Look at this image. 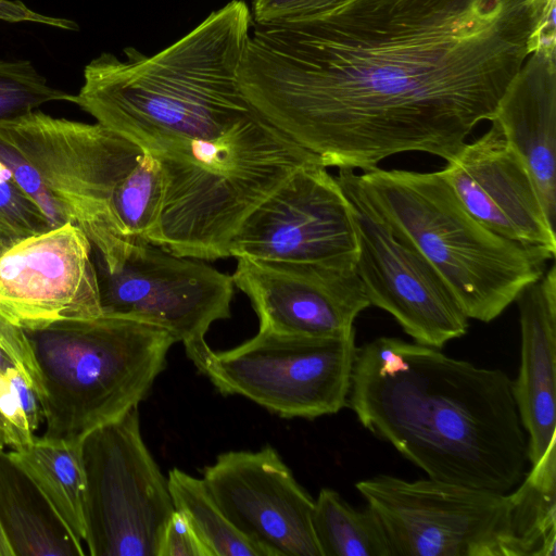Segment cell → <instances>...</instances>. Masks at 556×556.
Wrapping results in <instances>:
<instances>
[{
	"label": "cell",
	"mask_w": 556,
	"mask_h": 556,
	"mask_svg": "<svg viewBox=\"0 0 556 556\" xmlns=\"http://www.w3.org/2000/svg\"><path fill=\"white\" fill-rule=\"evenodd\" d=\"M547 0H346L253 23L239 86L267 122L325 167L404 152L445 162L492 121Z\"/></svg>",
	"instance_id": "obj_1"
},
{
	"label": "cell",
	"mask_w": 556,
	"mask_h": 556,
	"mask_svg": "<svg viewBox=\"0 0 556 556\" xmlns=\"http://www.w3.org/2000/svg\"><path fill=\"white\" fill-rule=\"evenodd\" d=\"M346 406L430 479L507 494L527 473L528 438L501 369L379 337L355 350Z\"/></svg>",
	"instance_id": "obj_2"
},
{
	"label": "cell",
	"mask_w": 556,
	"mask_h": 556,
	"mask_svg": "<svg viewBox=\"0 0 556 556\" xmlns=\"http://www.w3.org/2000/svg\"><path fill=\"white\" fill-rule=\"evenodd\" d=\"M252 27L247 2L230 0L151 56L134 47L124 60L102 52L71 102L153 155L217 137L257 113L239 86Z\"/></svg>",
	"instance_id": "obj_3"
},
{
	"label": "cell",
	"mask_w": 556,
	"mask_h": 556,
	"mask_svg": "<svg viewBox=\"0 0 556 556\" xmlns=\"http://www.w3.org/2000/svg\"><path fill=\"white\" fill-rule=\"evenodd\" d=\"M0 161L52 228L77 225L94 253L118 238L150 242L163 205V168L119 132L37 109L0 123Z\"/></svg>",
	"instance_id": "obj_4"
},
{
	"label": "cell",
	"mask_w": 556,
	"mask_h": 556,
	"mask_svg": "<svg viewBox=\"0 0 556 556\" xmlns=\"http://www.w3.org/2000/svg\"><path fill=\"white\" fill-rule=\"evenodd\" d=\"M155 156L165 188L150 242L203 261L229 257L245 218L295 169L319 162L258 113L217 137L181 141Z\"/></svg>",
	"instance_id": "obj_5"
},
{
	"label": "cell",
	"mask_w": 556,
	"mask_h": 556,
	"mask_svg": "<svg viewBox=\"0 0 556 556\" xmlns=\"http://www.w3.org/2000/svg\"><path fill=\"white\" fill-rule=\"evenodd\" d=\"M356 179L389 228L440 274L469 319L497 318L555 258L481 225L439 172L377 166L356 174Z\"/></svg>",
	"instance_id": "obj_6"
},
{
	"label": "cell",
	"mask_w": 556,
	"mask_h": 556,
	"mask_svg": "<svg viewBox=\"0 0 556 556\" xmlns=\"http://www.w3.org/2000/svg\"><path fill=\"white\" fill-rule=\"evenodd\" d=\"M25 332L39 376L43 437L76 443L138 406L176 342L161 327L105 314Z\"/></svg>",
	"instance_id": "obj_7"
},
{
	"label": "cell",
	"mask_w": 556,
	"mask_h": 556,
	"mask_svg": "<svg viewBox=\"0 0 556 556\" xmlns=\"http://www.w3.org/2000/svg\"><path fill=\"white\" fill-rule=\"evenodd\" d=\"M392 556H554L547 507L522 480L507 494L433 479L356 483Z\"/></svg>",
	"instance_id": "obj_8"
},
{
	"label": "cell",
	"mask_w": 556,
	"mask_h": 556,
	"mask_svg": "<svg viewBox=\"0 0 556 556\" xmlns=\"http://www.w3.org/2000/svg\"><path fill=\"white\" fill-rule=\"evenodd\" d=\"M102 314L165 329L195 367L211 351V325L231 316L232 276L143 239L119 238L93 253Z\"/></svg>",
	"instance_id": "obj_9"
},
{
	"label": "cell",
	"mask_w": 556,
	"mask_h": 556,
	"mask_svg": "<svg viewBox=\"0 0 556 556\" xmlns=\"http://www.w3.org/2000/svg\"><path fill=\"white\" fill-rule=\"evenodd\" d=\"M85 542L91 556H159L175 511L167 479L147 448L138 406L81 442Z\"/></svg>",
	"instance_id": "obj_10"
},
{
	"label": "cell",
	"mask_w": 556,
	"mask_h": 556,
	"mask_svg": "<svg viewBox=\"0 0 556 556\" xmlns=\"http://www.w3.org/2000/svg\"><path fill=\"white\" fill-rule=\"evenodd\" d=\"M355 332L309 337L260 330L197 366L223 394H237L285 418L313 419L346 406Z\"/></svg>",
	"instance_id": "obj_11"
},
{
	"label": "cell",
	"mask_w": 556,
	"mask_h": 556,
	"mask_svg": "<svg viewBox=\"0 0 556 556\" xmlns=\"http://www.w3.org/2000/svg\"><path fill=\"white\" fill-rule=\"evenodd\" d=\"M336 178L351 204L355 269L370 305L392 315L417 343L441 349L463 337L469 318L440 274L377 214L354 169L339 168Z\"/></svg>",
	"instance_id": "obj_12"
},
{
	"label": "cell",
	"mask_w": 556,
	"mask_h": 556,
	"mask_svg": "<svg viewBox=\"0 0 556 556\" xmlns=\"http://www.w3.org/2000/svg\"><path fill=\"white\" fill-rule=\"evenodd\" d=\"M229 256L288 263H355L349 199L319 162L295 169L242 223Z\"/></svg>",
	"instance_id": "obj_13"
},
{
	"label": "cell",
	"mask_w": 556,
	"mask_h": 556,
	"mask_svg": "<svg viewBox=\"0 0 556 556\" xmlns=\"http://www.w3.org/2000/svg\"><path fill=\"white\" fill-rule=\"evenodd\" d=\"M102 315L91 242L65 223L0 250V319L25 330Z\"/></svg>",
	"instance_id": "obj_14"
},
{
	"label": "cell",
	"mask_w": 556,
	"mask_h": 556,
	"mask_svg": "<svg viewBox=\"0 0 556 556\" xmlns=\"http://www.w3.org/2000/svg\"><path fill=\"white\" fill-rule=\"evenodd\" d=\"M202 479L230 523L267 556H321L312 525L315 500L271 446L223 453Z\"/></svg>",
	"instance_id": "obj_15"
},
{
	"label": "cell",
	"mask_w": 556,
	"mask_h": 556,
	"mask_svg": "<svg viewBox=\"0 0 556 556\" xmlns=\"http://www.w3.org/2000/svg\"><path fill=\"white\" fill-rule=\"evenodd\" d=\"M235 287L245 293L260 330L341 337L370 306L355 263H288L238 257Z\"/></svg>",
	"instance_id": "obj_16"
},
{
	"label": "cell",
	"mask_w": 556,
	"mask_h": 556,
	"mask_svg": "<svg viewBox=\"0 0 556 556\" xmlns=\"http://www.w3.org/2000/svg\"><path fill=\"white\" fill-rule=\"evenodd\" d=\"M466 211L492 232L519 244L556 254L555 226L548 220L533 179L501 127L465 142L439 170Z\"/></svg>",
	"instance_id": "obj_17"
},
{
	"label": "cell",
	"mask_w": 556,
	"mask_h": 556,
	"mask_svg": "<svg viewBox=\"0 0 556 556\" xmlns=\"http://www.w3.org/2000/svg\"><path fill=\"white\" fill-rule=\"evenodd\" d=\"M527 166L545 214L556 218V49L539 48L508 85L493 119Z\"/></svg>",
	"instance_id": "obj_18"
},
{
	"label": "cell",
	"mask_w": 556,
	"mask_h": 556,
	"mask_svg": "<svg viewBox=\"0 0 556 556\" xmlns=\"http://www.w3.org/2000/svg\"><path fill=\"white\" fill-rule=\"evenodd\" d=\"M521 330V361L513 381L517 409L534 465L556 439V266L527 286L516 301Z\"/></svg>",
	"instance_id": "obj_19"
},
{
	"label": "cell",
	"mask_w": 556,
	"mask_h": 556,
	"mask_svg": "<svg viewBox=\"0 0 556 556\" xmlns=\"http://www.w3.org/2000/svg\"><path fill=\"white\" fill-rule=\"evenodd\" d=\"M0 526L14 556H84L48 498L0 448Z\"/></svg>",
	"instance_id": "obj_20"
},
{
	"label": "cell",
	"mask_w": 556,
	"mask_h": 556,
	"mask_svg": "<svg viewBox=\"0 0 556 556\" xmlns=\"http://www.w3.org/2000/svg\"><path fill=\"white\" fill-rule=\"evenodd\" d=\"M8 454L37 484L76 539L85 541L81 443L34 437L29 444Z\"/></svg>",
	"instance_id": "obj_21"
},
{
	"label": "cell",
	"mask_w": 556,
	"mask_h": 556,
	"mask_svg": "<svg viewBox=\"0 0 556 556\" xmlns=\"http://www.w3.org/2000/svg\"><path fill=\"white\" fill-rule=\"evenodd\" d=\"M312 525L321 556H392L377 515L368 506L355 509L332 489L319 491Z\"/></svg>",
	"instance_id": "obj_22"
},
{
	"label": "cell",
	"mask_w": 556,
	"mask_h": 556,
	"mask_svg": "<svg viewBox=\"0 0 556 556\" xmlns=\"http://www.w3.org/2000/svg\"><path fill=\"white\" fill-rule=\"evenodd\" d=\"M167 483L175 509L187 517L211 556H267L225 517L203 479L174 468Z\"/></svg>",
	"instance_id": "obj_23"
},
{
	"label": "cell",
	"mask_w": 556,
	"mask_h": 556,
	"mask_svg": "<svg viewBox=\"0 0 556 556\" xmlns=\"http://www.w3.org/2000/svg\"><path fill=\"white\" fill-rule=\"evenodd\" d=\"M73 94L48 85L25 60H0V123L20 118L51 101H72Z\"/></svg>",
	"instance_id": "obj_24"
},
{
	"label": "cell",
	"mask_w": 556,
	"mask_h": 556,
	"mask_svg": "<svg viewBox=\"0 0 556 556\" xmlns=\"http://www.w3.org/2000/svg\"><path fill=\"white\" fill-rule=\"evenodd\" d=\"M52 227L0 161V250Z\"/></svg>",
	"instance_id": "obj_25"
},
{
	"label": "cell",
	"mask_w": 556,
	"mask_h": 556,
	"mask_svg": "<svg viewBox=\"0 0 556 556\" xmlns=\"http://www.w3.org/2000/svg\"><path fill=\"white\" fill-rule=\"evenodd\" d=\"M346 0H252L254 24H280L331 10Z\"/></svg>",
	"instance_id": "obj_26"
},
{
	"label": "cell",
	"mask_w": 556,
	"mask_h": 556,
	"mask_svg": "<svg viewBox=\"0 0 556 556\" xmlns=\"http://www.w3.org/2000/svg\"><path fill=\"white\" fill-rule=\"evenodd\" d=\"M159 556H211L187 517L175 509L161 541Z\"/></svg>",
	"instance_id": "obj_27"
},
{
	"label": "cell",
	"mask_w": 556,
	"mask_h": 556,
	"mask_svg": "<svg viewBox=\"0 0 556 556\" xmlns=\"http://www.w3.org/2000/svg\"><path fill=\"white\" fill-rule=\"evenodd\" d=\"M0 417L9 438V447L16 450L29 444L34 439L27 418L21 407L10 380L0 372Z\"/></svg>",
	"instance_id": "obj_28"
},
{
	"label": "cell",
	"mask_w": 556,
	"mask_h": 556,
	"mask_svg": "<svg viewBox=\"0 0 556 556\" xmlns=\"http://www.w3.org/2000/svg\"><path fill=\"white\" fill-rule=\"evenodd\" d=\"M0 349L29 378L36 394H38L39 376L25 330L0 319Z\"/></svg>",
	"instance_id": "obj_29"
},
{
	"label": "cell",
	"mask_w": 556,
	"mask_h": 556,
	"mask_svg": "<svg viewBox=\"0 0 556 556\" xmlns=\"http://www.w3.org/2000/svg\"><path fill=\"white\" fill-rule=\"evenodd\" d=\"M4 375L10 380L28 425L34 432L38 429L43 416L31 381L16 365L10 366Z\"/></svg>",
	"instance_id": "obj_30"
},
{
	"label": "cell",
	"mask_w": 556,
	"mask_h": 556,
	"mask_svg": "<svg viewBox=\"0 0 556 556\" xmlns=\"http://www.w3.org/2000/svg\"><path fill=\"white\" fill-rule=\"evenodd\" d=\"M0 21L10 23L33 22L63 29L68 26L67 20L42 15L30 10L18 0H0Z\"/></svg>",
	"instance_id": "obj_31"
},
{
	"label": "cell",
	"mask_w": 556,
	"mask_h": 556,
	"mask_svg": "<svg viewBox=\"0 0 556 556\" xmlns=\"http://www.w3.org/2000/svg\"><path fill=\"white\" fill-rule=\"evenodd\" d=\"M0 556H14V553L0 526Z\"/></svg>",
	"instance_id": "obj_32"
},
{
	"label": "cell",
	"mask_w": 556,
	"mask_h": 556,
	"mask_svg": "<svg viewBox=\"0 0 556 556\" xmlns=\"http://www.w3.org/2000/svg\"><path fill=\"white\" fill-rule=\"evenodd\" d=\"M12 365L15 363L0 349V372L5 374Z\"/></svg>",
	"instance_id": "obj_33"
},
{
	"label": "cell",
	"mask_w": 556,
	"mask_h": 556,
	"mask_svg": "<svg viewBox=\"0 0 556 556\" xmlns=\"http://www.w3.org/2000/svg\"><path fill=\"white\" fill-rule=\"evenodd\" d=\"M4 446H9V438L4 422L0 417V448Z\"/></svg>",
	"instance_id": "obj_34"
}]
</instances>
